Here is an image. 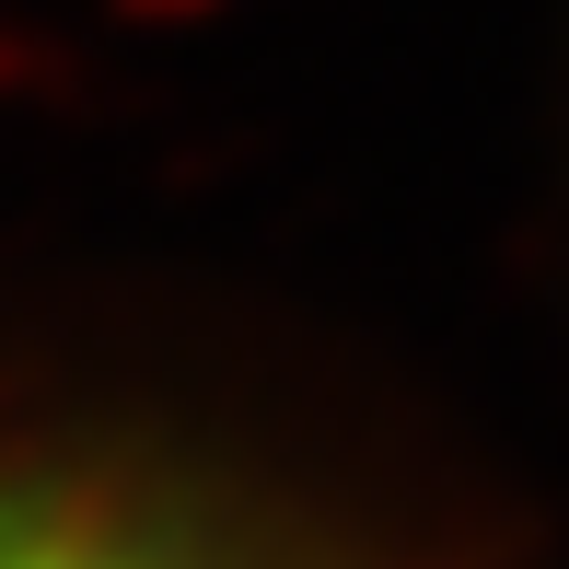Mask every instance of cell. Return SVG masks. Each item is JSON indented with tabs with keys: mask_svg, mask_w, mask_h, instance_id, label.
I'll list each match as a JSON object with an SVG mask.
<instances>
[{
	"mask_svg": "<svg viewBox=\"0 0 569 569\" xmlns=\"http://www.w3.org/2000/svg\"><path fill=\"white\" fill-rule=\"evenodd\" d=\"M0 569H232L163 511H128L106 488L59 477H0Z\"/></svg>",
	"mask_w": 569,
	"mask_h": 569,
	"instance_id": "6da1fadb",
	"label": "cell"
}]
</instances>
